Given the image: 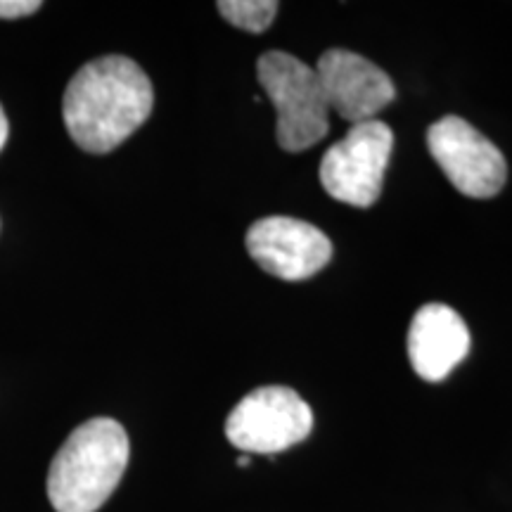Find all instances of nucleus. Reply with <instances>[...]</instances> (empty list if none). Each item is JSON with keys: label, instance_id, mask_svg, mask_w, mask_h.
<instances>
[{"label": "nucleus", "instance_id": "obj_12", "mask_svg": "<svg viewBox=\"0 0 512 512\" xmlns=\"http://www.w3.org/2000/svg\"><path fill=\"white\" fill-rule=\"evenodd\" d=\"M8 133H10L8 117H5L3 107H0V150H3V147H5V140H8Z\"/></svg>", "mask_w": 512, "mask_h": 512}, {"label": "nucleus", "instance_id": "obj_1", "mask_svg": "<svg viewBox=\"0 0 512 512\" xmlns=\"http://www.w3.org/2000/svg\"><path fill=\"white\" fill-rule=\"evenodd\" d=\"M155 105L147 74L124 55L83 64L62 98V117L81 150L105 155L145 124Z\"/></svg>", "mask_w": 512, "mask_h": 512}, {"label": "nucleus", "instance_id": "obj_2", "mask_svg": "<svg viewBox=\"0 0 512 512\" xmlns=\"http://www.w3.org/2000/svg\"><path fill=\"white\" fill-rule=\"evenodd\" d=\"M131 444L117 420L93 418L69 434L48 472L57 512H98L124 477Z\"/></svg>", "mask_w": 512, "mask_h": 512}, {"label": "nucleus", "instance_id": "obj_7", "mask_svg": "<svg viewBox=\"0 0 512 512\" xmlns=\"http://www.w3.org/2000/svg\"><path fill=\"white\" fill-rule=\"evenodd\" d=\"M247 252L266 273L297 283L330 264L332 242L313 223L266 216L247 230Z\"/></svg>", "mask_w": 512, "mask_h": 512}, {"label": "nucleus", "instance_id": "obj_9", "mask_svg": "<svg viewBox=\"0 0 512 512\" xmlns=\"http://www.w3.org/2000/svg\"><path fill=\"white\" fill-rule=\"evenodd\" d=\"M470 354V330L446 304H425L408 328V358L425 382H441Z\"/></svg>", "mask_w": 512, "mask_h": 512}, {"label": "nucleus", "instance_id": "obj_3", "mask_svg": "<svg viewBox=\"0 0 512 512\" xmlns=\"http://www.w3.org/2000/svg\"><path fill=\"white\" fill-rule=\"evenodd\" d=\"M256 76L278 112L275 138L285 152H304L330 131V105L316 67L283 50H268L256 62Z\"/></svg>", "mask_w": 512, "mask_h": 512}, {"label": "nucleus", "instance_id": "obj_13", "mask_svg": "<svg viewBox=\"0 0 512 512\" xmlns=\"http://www.w3.org/2000/svg\"><path fill=\"white\" fill-rule=\"evenodd\" d=\"M238 465H240V467H247V465H249V456H247V453H245V456L238 458Z\"/></svg>", "mask_w": 512, "mask_h": 512}, {"label": "nucleus", "instance_id": "obj_4", "mask_svg": "<svg viewBox=\"0 0 512 512\" xmlns=\"http://www.w3.org/2000/svg\"><path fill=\"white\" fill-rule=\"evenodd\" d=\"M394 133L384 121L354 124L320 162V183L332 200L368 209L380 200Z\"/></svg>", "mask_w": 512, "mask_h": 512}, {"label": "nucleus", "instance_id": "obj_11", "mask_svg": "<svg viewBox=\"0 0 512 512\" xmlns=\"http://www.w3.org/2000/svg\"><path fill=\"white\" fill-rule=\"evenodd\" d=\"M43 3L38 0H0V19H17L29 17L36 10H41Z\"/></svg>", "mask_w": 512, "mask_h": 512}, {"label": "nucleus", "instance_id": "obj_10", "mask_svg": "<svg viewBox=\"0 0 512 512\" xmlns=\"http://www.w3.org/2000/svg\"><path fill=\"white\" fill-rule=\"evenodd\" d=\"M280 5L275 0H219L216 10L226 22L249 34H261L271 27Z\"/></svg>", "mask_w": 512, "mask_h": 512}, {"label": "nucleus", "instance_id": "obj_5", "mask_svg": "<svg viewBox=\"0 0 512 512\" xmlns=\"http://www.w3.org/2000/svg\"><path fill=\"white\" fill-rule=\"evenodd\" d=\"M313 430V413L290 387H259L233 408L226 420V437L240 451L283 453Z\"/></svg>", "mask_w": 512, "mask_h": 512}, {"label": "nucleus", "instance_id": "obj_8", "mask_svg": "<svg viewBox=\"0 0 512 512\" xmlns=\"http://www.w3.org/2000/svg\"><path fill=\"white\" fill-rule=\"evenodd\" d=\"M316 74L330 110L351 124L373 121L396 98V86L375 62L344 48L320 55Z\"/></svg>", "mask_w": 512, "mask_h": 512}, {"label": "nucleus", "instance_id": "obj_6", "mask_svg": "<svg viewBox=\"0 0 512 512\" xmlns=\"http://www.w3.org/2000/svg\"><path fill=\"white\" fill-rule=\"evenodd\" d=\"M427 147L460 195L489 200L505 188L508 162L503 152L465 119L434 121L427 131Z\"/></svg>", "mask_w": 512, "mask_h": 512}]
</instances>
